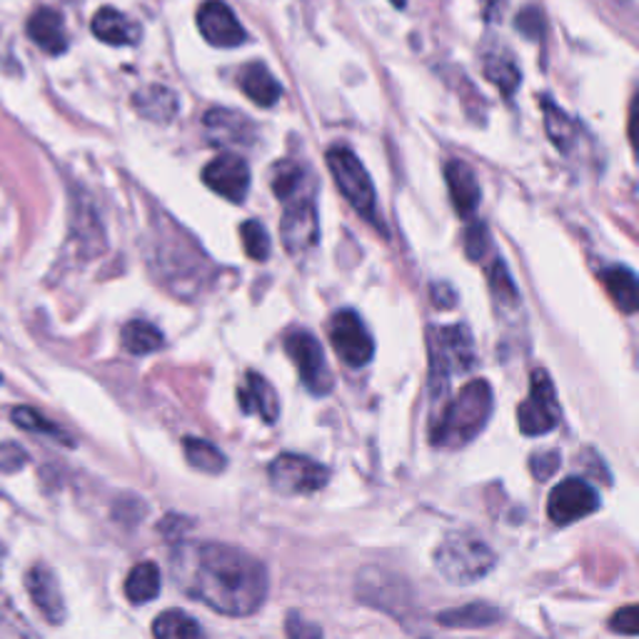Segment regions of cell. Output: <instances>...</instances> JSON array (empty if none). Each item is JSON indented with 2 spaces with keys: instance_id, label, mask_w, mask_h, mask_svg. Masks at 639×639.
Returning a JSON list of instances; mask_svg holds the SVG:
<instances>
[{
  "instance_id": "4dcf8cb0",
  "label": "cell",
  "mask_w": 639,
  "mask_h": 639,
  "mask_svg": "<svg viewBox=\"0 0 639 639\" xmlns=\"http://www.w3.org/2000/svg\"><path fill=\"white\" fill-rule=\"evenodd\" d=\"M240 238H242V246H246L248 258L258 260V262L270 258L272 242H270L268 230L262 228V222H258V220H246V222H242V226H240Z\"/></svg>"
},
{
  "instance_id": "f35d334b",
  "label": "cell",
  "mask_w": 639,
  "mask_h": 639,
  "mask_svg": "<svg viewBox=\"0 0 639 639\" xmlns=\"http://www.w3.org/2000/svg\"><path fill=\"white\" fill-rule=\"evenodd\" d=\"M28 460V455L18 445H0V472H18Z\"/></svg>"
},
{
  "instance_id": "ab89813d",
  "label": "cell",
  "mask_w": 639,
  "mask_h": 639,
  "mask_svg": "<svg viewBox=\"0 0 639 639\" xmlns=\"http://www.w3.org/2000/svg\"><path fill=\"white\" fill-rule=\"evenodd\" d=\"M480 6H482V16L487 23H495V20L502 18L505 0H480Z\"/></svg>"
},
{
  "instance_id": "8992f818",
  "label": "cell",
  "mask_w": 639,
  "mask_h": 639,
  "mask_svg": "<svg viewBox=\"0 0 639 639\" xmlns=\"http://www.w3.org/2000/svg\"><path fill=\"white\" fill-rule=\"evenodd\" d=\"M430 358H432V382H438L445 388L452 375L468 372L475 365V345L472 335L462 325L455 328H440L432 332L430 342Z\"/></svg>"
},
{
  "instance_id": "d6a6232c",
  "label": "cell",
  "mask_w": 639,
  "mask_h": 639,
  "mask_svg": "<svg viewBox=\"0 0 639 639\" xmlns=\"http://www.w3.org/2000/svg\"><path fill=\"white\" fill-rule=\"evenodd\" d=\"M286 632L288 639H322L320 627L316 622H310L308 617H302L300 612H288Z\"/></svg>"
},
{
  "instance_id": "e0dca14e",
  "label": "cell",
  "mask_w": 639,
  "mask_h": 639,
  "mask_svg": "<svg viewBox=\"0 0 639 639\" xmlns=\"http://www.w3.org/2000/svg\"><path fill=\"white\" fill-rule=\"evenodd\" d=\"M238 402H240L242 412L246 415L256 412L268 425L278 420V412H280L278 395L276 390H272V385L258 372L246 375V382H242V388L238 390Z\"/></svg>"
},
{
  "instance_id": "7c38bea8",
  "label": "cell",
  "mask_w": 639,
  "mask_h": 639,
  "mask_svg": "<svg viewBox=\"0 0 639 639\" xmlns=\"http://www.w3.org/2000/svg\"><path fill=\"white\" fill-rule=\"evenodd\" d=\"M198 28L202 38L216 48H238L248 40L246 28L222 0H206L198 8Z\"/></svg>"
},
{
  "instance_id": "7a4b0ae2",
  "label": "cell",
  "mask_w": 639,
  "mask_h": 639,
  "mask_svg": "<svg viewBox=\"0 0 639 639\" xmlns=\"http://www.w3.org/2000/svg\"><path fill=\"white\" fill-rule=\"evenodd\" d=\"M492 415V388L487 380H472L460 388L432 428V442L445 450L470 445L485 430Z\"/></svg>"
},
{
  "instance_id": "2e32d148",
  "label": "cell",
  "mask_w": 639,
  "mask_h": 639,
  "mask_svg": "<svg viewBox=\"0 0 639 639\" xmlns=\"http://www.w3.org/2000/svg\"><path fill=\"white\" fill-rule=\"evenodd\" d=\"M208 136L216 146H246L256 136L250 120L240 113H232L228 108H212L206 116Z\"/></svg>"
},
{
  "instance_id": "f546056e",
  "label": "cell",
  "mask_w": 639,
  "mask_h": 639,
  "mask_svg": "<svg viewBox=\"0 0 639 639\" xmlns=\"http://www.w3.org/2000/svg\"><path fill=\"white\" fill-rule=\"evenodd\" d=\"M485 76L490 83H495L497 88L502 90L505 96H512L515 88L520 86V70L512 63L510 58H502V56H495V58H487L485 60Z\"/></svg>"
},
{
  "instance_id": "44dd1931",
  "label": "cell",
  "mask_w": 639,
  "mask_h": 639,
  "mask_svg": "<svg viewBox=\"0 0 639 639\" xmlns=\"http://www.w3.org/2000/svg\"><path fill=\"white\" fill-rule=\"evenodd\" d=\"M240 88L252 103L260 108H272L282 96V86L272 78L270 70L266 66H248L240 73Z\"/></svg>"
},
{
  "instance_id": "4316f807",
  "label": "cell",
  "mask_w": 639,
  "mask_h": 639,
  "mask_svg": "<svg viewBox=\"0 0 639 639\" xmlns=\"http://www.w3.org/2000/svg\"><path fill=\"white\" fill-rule=\"evenodd\" d=\"M182 448H186V458L196 470L206 472V475H220L222 470H226V465H228L226 455H222L212 442L200 440V438H186Z\"/></svg>"
},
{
  "instance_id": "ba28073f",
  "label": "cell",
  "mask_w": 639,
  "mask_h": 639,
  "mask_svg": "<svg viewBox=\"0 0 639 639\" xmlns=\"http://www.w3.org/2000/svg\"><path fill=\"white\" fill-rule=\"evenodd\" d=\"M286 350L292 365L298 368L302 385H306L312 395H328L332 390V375L328 362H325V352L316 335L306 330L290 332L286 338Z\"/></svg>"
},
{
  "instance_id": "9c48e42d",
  "label": "cell",
  "mask_w": 639,
  "mask_h": 639,
  "mask_svg": "<svg viewBox=\"0 0 639 639\" xmlns=\"http://www.w3.org/2000/svg\"><path fill=\"white\" fill-rule=\"evenodd\" d=\"M330 342L340 360L350 368H365L375 358L372 335L365 328L358 312L352 310L335 312L330 322Z\"/></svg>"
},
{
  "instance_id": "5b68a950",
  "label": "cell",
  "mask_w": 639,
  "mask_h": 639,
  "mask_svg": "<svg viewBox=\"0 0 639 639\" xmlns=\"http://www.w3.org/2000/svg\"><path fill=\"white\" fill-rule=\"evenodd\" d=\"M268 478L272 490L280 495H312L328 485L330 470L325 468V465L306 458V455L282 452L270 462Z\"/></svg>"
},
{
  "instance_id": "e575fe53",
  "label": "cell",
  "mask_w": 639,
  "mask_h": 639,
  "mask_svg": "<svg viewBox=\"0 0 639 639\" xmlns=\"http://www.w3.org/2000/svg\"><path fill=\"white\" fill-rule=\"evenodd\" d=\"M610 630L612 632H620L625 637H635L639 630V620H637V607L635 605H627L622 607L620 612L612 615L610 620Z\"/></svg>"
},
{
  "instance_id": "d590c367",
  "label": "cell",
  "mask_w": 639,
  "mask_h": 639,
  "mask_svg": "<svg viewBox=\"0 0 639 639\" xmlns=\"http://www.w3.org/2000/svg\"><path fill=\"white\" fill-rule=\"evenodd\" d=\"M560 468V455L557 452H540L532 455L530 460V470L537 480H550L552 475Z\"/></svg>"
},
{
  "instance_id": "74e56055",
  "label": "cell",
  "mask_w": 639,
  "mask_h": 639,
  "mask_svg": "<svg viewBox=\"0 0 639 639\" xmlns=\"http://www.w3.org/2000/svg\"><path fill=\"white\" fill-rule=\"evenodd\" d=\"M487 246H490V236H487L485 226H472L465 236V248H468L470 260H480L485 256Z\"/></svg>"
},
{
  "instance_id": "6da1fadb",
  "label": "cell",
  "mask_w": 639,
  "mask_h": 639,
  "mask_svg": "<svg viewBox=\"0 0 639 639\" xmlns=\"http://www.w3.org/2000/svg\"><path fill=\"white\" fill-rule=\"evenodd\" d=\"M170 572L188 597L228 617L258 612L268 597L266 565L232 545H180L172 552Z\"/></svg>"
},
{
  "instance_id": "ac0fdd59",
  "label": "cell",
  "mask_w": 639,
  "mask_h": 639,
  "mask_svg": "<svg viewBox=\"0 0 639 639\" xmlns=\"http://www.w3.org/2000/svg\"><path fill=\"white\" fill-rule=\"evenodd\" d=\"M28 36L38 48L50 56H63L68 50V33L60 13L50 8H40L28 20Z\"/></svg>"
},
{
  "instance_id": "f1b7e54d",
  "label": "cell",
  "mask_w": 639,
  "mask_h": 639,
  "mask_svg": "<svg viewBox=\"0 0 639 639\" xmlns=\"http://www.w3.org/2000/svg\"><path fill=\"white\" fill-rule=\"evenodd\" d=\"M302 180H306V170H302L298 162L282 160L272 170V192H276L278 200H296L300 198L302 190Z\"/></svg>"
},
{
  "instance_id": "7402d4cb",
  "label": "cell",
  "mask_w": 639,
  "mask_h": 639,
  "mask_svg": "<svg viewBox=\"0 0 639 639\" xmlns=\"http://www.w3.org/2000/svg\"><path fill=\"white\" fill-rule=\"evenodd\" d=\"M160 592V570L153 562H140L126 577V597L130 605L153 602Z\"/></svg>"
},
{
  "instance_id": "60d3db41",
  "label": "cell",
  "mask_w": 639,
  "mask_h": 639,
  "mask_svg": "<svg viewBox=\"0 0 639 639\" xmlns=\"http://www.w3.org/2000/svg\"><path fill=\"white\" fill-rule=\"evenodd\" d=\"M390 3H392L395 8H405V6H408V0H390Z\"/></svg>"
},
{
  "instance_id": "1f68e13d",
  "label": "cell",
  "mask_w": 639,
  "mask_h": 639,
  "mask_svg": "<svg viewBox=\"0 0 639 639\" xmlns=\"http://www.w3.org/2000/svg\"><path fill=\"white\" fill-rule=\"evenodd\" d=\"M13 422L18 428L30 430V432H40V435H50V438H58L60 442H70L66 438V432L58 428L56 422H50L48 418H43L38 410L33 408H16L13 410Z\"/></svg>"
},
{
  "instance_id": "4fadbf2b",
  "label": "cell",
  "mask_w": 639,
  "mask_h": 639,
  "mask_svg": "<svg viewBox=\"0 0 639 639\" xmlns=\"http://www.w3.org/2000/svg\"><path fill=\"white\" fill-rule=\"evenodd\" d=\"M280 230H282V242H286L290 256L308 252L318 242L316 202L302 196L290 200L286 208V216H282Z\"/></svg>"
},
{
  "instance_id": "603a6c76",
  "label": "cell",
  "mask_w": 639,
  "mask_h": 639,
  "mask_svg": "<svg viewBox=\"0 0 639 639\" xmlns=\"http://www.w3.org/2000/svg\"><path fill=\"white\" fill-rule=\"evenodd\" d=\"M133 103L140 116L156 120V123H168V120H172V116L178 113L176 93L162 86H150L148 90H140L133 98Z\"/></svg>"
},
{
  "instance_id": "277c9868",
  "label": "cell",
  "mask_w": 639,
  "mask_h": 639,
  "mask_svg": "<svg viewBox=\"0 0 639 639\" xmlns=\"http://www.w3.org/2000/svg\"><path fill=\"white\" fill-rule=\"evenodd\" d=\"M328 168H330L335 186H338L342 192V198L348 200L355 210H358V216L372 222L375 228H380L375 186L368 176V170H365V166L358 160V156H355L350 148L335 146L328 153Z\"/></svg>"
},
{
  "instance_id": "5bb4252c",
  "label": "cell",
  "mask_w": 639,
  "mask_h": 639,
  "mask_svg": "<svg viewBox=\"0 0 639 639\" xmlns=\"http://www.w3.org/2000/svg\"><path fill=\"white\" fill-rule=\"evenodd\" d=\"M26 590L33 600L36 610L46 617L50 625H63L66 622V602L63 592H60L58 577L46 565L30 567L26 575Z\"/></svg>"
},
{
  "instance_id": "cb8c5ba5",
  "label": "cell",
  "mask_w": 639,
  "mask_h": 639,
  "mask_svg": "<svg viewBox=\"0 0 639 639\" xmlns=\"http://www.w3.org/2000/svg\"><path fill=\"white\" fill-rule=\"evenodd\" d=\"M438 622L445 627H462V630H475V627H490L495 622H500V610L475 602L468 607H458V610H448L438 615Z\"/></svg>"
},
{
  "instance_id": "83f0119b",
  "label": "cell",
  "mask_w": 639,
  "mask_h": 639,
  "mask_svg": "<svg viewBox=\"0 0 639 639\" xmlns=\"http://www.w3.org/2000/svg\"><path fill=\"white\" fill-rule=\"evenodd\" d=\"M545 108V126H547V136H550L552 143L562 150V153H570V146L575 143L577 130L570 118L565 116L562 108H557L550 98L542 100Z\"/></svg>"
},
{
  "instance_id": "3957f363",
  "label": "cell",
  "mask_w": 639,
  "mask_h": 639,
  "mask_svg": "<svg viewBox=\"0 0 639 639\" xmlns=\"http://www.w3.org/2000/svg\"><path fill=\"white\" fill-rule=\"evenodd\" d=\"M495 552L480 537L450 532L435 550V570L450 585H475L495 570Z\"/></svg>"
},
{
  "instance_id": "d4e9b609",
  "label": "cell",
  "mask_w": 639,
  "mask_h": 639,
  "mask_svg": "<svg viewBox=\"0 0 639 639\" xmlns=\"http://www.w3.org/2000/svg\"><path fill=\"white\" fill-rule=\"evenodd\" d=\"M120 340H123V348L130 355H150L162 348V332L156 328L153 322H146V320H133L128 322L123 328V335H120Z\"/></svg>"
},
{
  "instance_id": "836d02e7",
  "label": "cell",
  "mask_w": 639,
  "mask_h": 639,
  "mask_svg": "<svg viewBox=\"0 0 639 639\" xmlns=\"http://www.w3.org/2000/svg\"><path fill=\"white\" fill-rule=\"evenodd\" d=\"M0 639H36V635L20 622L16 612H10L8 607L0 605Z\"/></svg>"
},
{
  "instance_id": "9a60e30c",
  "label": "cell",
  "mask_w": 639,
  "mask_h": 639,
  "mask_svg": "<svg viewBox=\"0 0 639 639\" xmlns=\"http://www.w3.org/2000/svg\"><path fill=\"white\" fill-rule=\"evenodd\" d=\"M445 178H448L455 212H458L460 218H470L482 200L480 182L475 178L472 168L462 160H450L448 168H445Z\"/></svg>"
},
{
  "instance_id": "484cf974",
  "label": "cell",
  "mask_w": 639,
  "mask_h": 639,
  "mask_svg": "<svg viewBox=\"0 0 639 639\" xmlns=\"http://www.w3.org/2000/svg\"><path fill=\"white\" fill-rule=\"evenodd\" d=\"M156 639H200V625L182 610H166L153 622Z\"/></svg>"
},
{
  "instance_id": "8d00e7d4",
  "label": "cell",
  "mask_w": 639,
  "mask_h": 639,
  "mask_svg": "<svg viewBox=\"0 0 639 639\" xmlns=\"http://www.w3.org/2000/svg\"><path fill=\"white\" fill-rule=\"evenodd\" d=\"M515 26H517V30H522L527 38H540L542 28H545L542 26V13L537 8H527V10H522L520 16H517Z\"/></svg>"
},
{
  "instance_id": "8fae6325",
  "label": "cell",
  "mask_w": 639,
  "mask_h": 639,
  "mask_svg": "<svg viewBox=\"0 0 639 639\" xmlns=\"http://www.w3.org/2000/svg\"><path fill=\"white\" fill-rule=\"evenodd\" d=\"M202 182L230 202H242L250 190V168L238 153H220L202 170Z\"/></svg>"
},
{
  "instance_id": "d6986e66",
  "label": "cell",
  "mask_w": 639,
  "mask_h": 639,
  "mask_svg": "<svg viewBox=\"0 0 639 639\" xmlns=\"http://www.w3.org/2000/svg\"><path fill=\"white\" fill-rule=\"evenodd\" d=\"M90 28H93V36L108 46H133L140 36V28L133 20L116 8H100Z\"/></svg>"
},
{
  "instance_id": "ffe728a7",
  "label": "cell",
  "mask_w": 639,
  "mask_h": 639,
  "mask_svg": "<svg viewBox=\"0 0 639 639\" xmlns=\"http://www.w3.org/2000/svg\"><path fill=\"white\" fill-rule=\"evenodd\" d=\"M602 282L615 306L620 308L625 316H632L639 306V282L635 270L627 266H612L602 272Z\"/></svg>"
},
{
  "instance_id": "30bf717a",
  "label": "cell",
  "mask_w": 639,
  "mask_h": 639,
  "mask_svg": "<svg viewBox=\"0 0 639 639\" xmlns=\"http://www.w3.org/2000/svg\"><path fill=\"white\" fill-rule=\"evenodd\" d=\"M597 510H600V495L582 478H567L560 485H555L550 500H547V515L560 527L585 520Z\"/></svg>"
},
{
  "instance_id": "52a82bcc",
  "label": "cell",
  "mask_w": 639,
  "mask_h": 639,
  "mask_svg": "<svg viewBox=\"0 0 639 639\" xmlns=\"http://www.w3.org/2000/svg\"><path fill=\"white\" fill-rule=\"evenodd\" d=\"M560 422V402H557L555 385L545 370H535L530 380V395L517 408V425L527 438H540L552 432Z\"/></svg>"
}]
</instances>
